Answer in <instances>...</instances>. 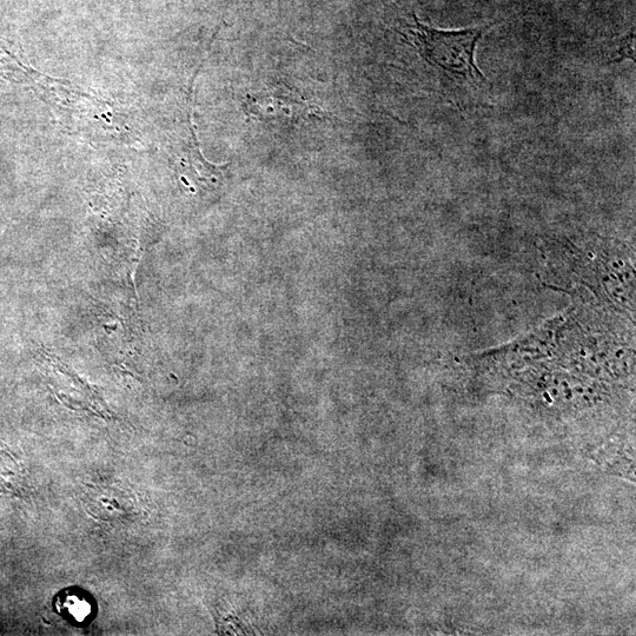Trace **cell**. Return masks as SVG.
Listing matches in <instances>:
<instances>
[{"instance_id":"cell-1","label":"cell","mask_w":636,"mask_h":636,"mask_svg":"<svg viewBox=\"0 0 636 636\" xmlns=\"http://www.w3.org/2000/svg\"><path fill=\"white\" fill-rule=\"evenodd\" d=\"M415 23L408 26V42L427 62L465 79L483 78L475 65V49L482 36V30L441 31L423 25L414 17Z\"/></svg>"},{"instance_id":"cell-2","label":"cell","mask_w":636,"mask_h":636,"mask_svg":"<svg viewBox=\"0 0 636 636\" xmlns=\"http://www.w3.org/2000/svg\"><path fill=\"white\" fill-rule=\"evenodd\" d=\"M56 612L70 624L84 626L96 615V602L84 589L70 587L59 592L53 601Z\"/></svg>"}]
</instances>
